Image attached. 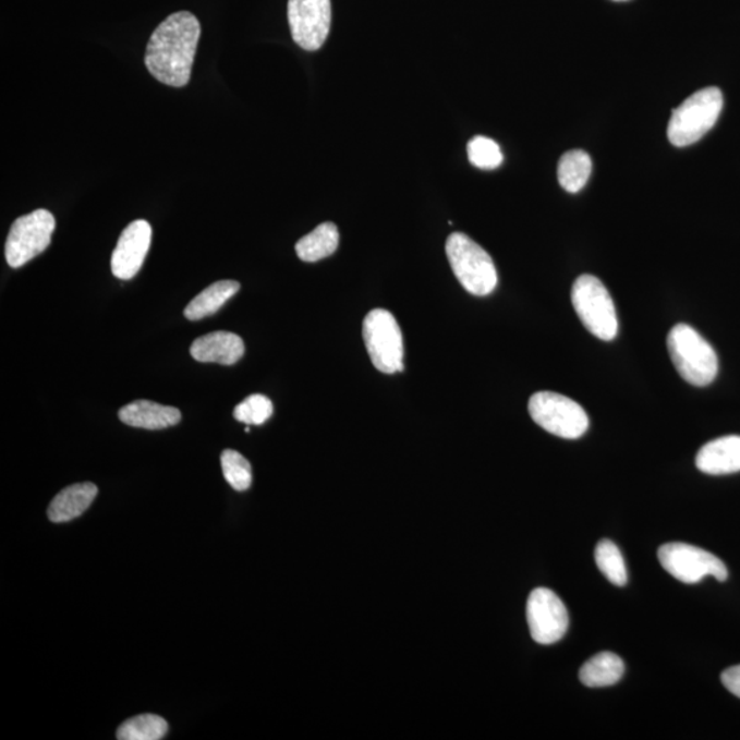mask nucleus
Instances as JSON below:
<instances>
[{
	"instance_id": "1",
	"label": "nucleus",
	"mask_w": 740,
	"mask_h": 740,
	"mask_svg": "<svg viewBox=\"0 0 740 740\" xmlns=\"http://www.w3.org/2000/svg\"><path fill=\"white\" fill-rule=\"evenodd\" d=\"M201 24L194 14H170L153 32L148 41L145 63L148 72L159 83L181 88L190 83Z\"/></svg>"
},
{
	"instance_id": "2",
	"label": "nucleus",
	"mask_w": 740,
	"mask_h": 740,
	"mask_svg": "<svg viewBox=\"0 0 740 740\" xmlns=\"http://www.w3.org/2000/svg\"><path fill=\"white\" fill-rule=\"evenodd\" d=\"M667 345L676 371L689 385L706 387L715 381L718 374L716 351L694 328L678 324L670 329Z\"/></svg>"
},
{
	"instance_id": "3",
	"label": "nucleus",
	"mask_w": 740,
	"mask_h": 740,
	"mask_svg": "<svg viewBox=\"0 0 740 740\" xmlns=\"http://www.w3.org/2000/svg\"><path fill=\"white\" fill-rule=\"evenodd\" d=\"M446 254L461 286L476 296H487L497 289L498 274L489 254L465 233H451Z\"/></svg>"
},
{
	"instance_id": "4",
	"label": "nucleus",
	"mask_w": 740,
	"mask_h": 740,
	"mask_svg": "<svg viewBox=\"0 0 740 740\" xmlns=\"http://www.w3.org/2000/svg\"><path fill=\"white\" fill-rule=\"evenodd\" d=\"M724 105L723 93L716 87L696 90L679 108L674 109L668 124V138L676 147L700 142L716 125Z\"/></svg>"
},
{
	"instance_id": "5",
	"label": "nucleus",
	"mask_w": 740,
	"mask_h": 740,
	"mask_svg": "<svg viewBox=\"0 0 740 740\" xmlns=\"http://www.w3.org/2000/svg\"><path fill=\"white\" fill-rule=\"evenodd\" d=\"M572 303L580 322L594 337L610 342L619 332L615 302L603 281L595 276H580L572 287Z\"/></svg>"
},
{
	"instance_id": "6",
	"label": "nucleus",
	"mask_w": 740,
	"mask_h": 740,
	"mask_svg": "<svg viewBox=\"0 0 740 740\" xmlns=\"http://www.w3.org/2000/svg\"><path fill=\"white\" fill-rule=\"evenodd\" d=\"M529 412L541 428L562 439H579L587 433L590 420L585 410L561 393L541 391L531 397Z\"/></svg>"
},
{
	"instance_id": "7",
	"label": "nucleus",
	"mask_w": 740,
	"mask_h": 740,
	"mask_svg": "<svg viewBox=\"0 0 740 740\" xmlns=\"http://www.w3.org/2000/svg\"><path fill=\"white\" fill-rule=\"evenodd\" d=\"M362 337L377 371L387 375L403 371V337L390 312L375 308L367 313L362 326Z\"/></svg>"
},
{
	"instance_id": "8",
	"label": "nucleus",
	"mask_w": 740,
	"mask_h": 740,
	"mask_svg": "<svg viewBox=\"0 0 740 740\" xmlns=\"http://www.w3.org/2000/svg\"><path fill=\"white\" fill-rule=\"evenodd\" d=\"M658 560L665 571L681 583H700L706 577L726 582L728 578V569L720 558L687 543H667L659 547Z\"/></svg>"
},
{
	"instance_id": "9",
	"label": "nucleus",
	"mask_w": 740,
	"mask_h": 740,
	"mask_svg": "<svg viewBox=\"0 0 740 740\" xmlns=\"http://www.w3.org/2000/svg\"><path fill=\"white\" fill-rule=\"evenodd\" d=\"M56 218L49 210L39 209L17 218L10 228L7 260L12 268H21L50 246Z\"/></svg>"
},
{
	"instance_id": "10",
	"label": "nucleus",
	"mask_w": 740,
	"mask_h": 740,
	"mask_svg": "<svg viewBox=\"0 0 740 740\" xmlns=\"http://www.w3.org/2000/svg\"><path fill=\"white\" fill-rule=\"evenodd\" d=\"M331 0H289L292 39L303 50L322 49L331 29Z\"/></svg>"
},
{
	"instance_id": "11",
	"label": "nucleus",
	"mask_w": 740,
	"mask_h": 740,
	"mask_svg": "<svg viewBox=\"0 0 740 740\" xmlns=\"http://www.w3.org/2000/svg\"><path fill=\"white\" fill-rule=\"evenodd\" d=\"M526 621L536 643L553 644L566 636L569 614L560 596L551 590L536 589L526 603Z\"/></svg>"
},
{
	"instance_id": "12",
	"label": "nucleus",
	"mask_w": 740,
	"mask_h": 740,
	"mask_svg": "<svg viewBox=\"0 0 740 740\" xmlns=\"http://www.w3.org/2000/svg\"><path fill=\"white\" fill-rule=\"evenodd\" d=\"M151 244V226L136 220L122 231L111 255V271L120 280H131L142 269Z\"/></svg>"
},
{
	"instance_id": "13",
	"label": "nucleus",
	"mask_w": 740,
	"mask_h": 740,
	"mask_svg": "<svg viewBox=\"0 0 740 740\" xmlns=\"http://www.w3.org/2000/svg\"><path fill=\"white\" fill-rule=\"evenodd\" d=\"M695 464L706 475L721 476L740 472V436H723L702 446Z\"/></svg>"
},
{
	"instance_id": "14",
	"label": "nucleus",
	"mask_w": 740,
	"mask_h": 740,
	"mask_svg": "<svg viewBox=\"0 0 740 740\" xmlns=\"http://www.w3.org/2000/svg\"><path fill=\"white\" fill-rule=\"evenodd\" d=\"M190 353L195 361L205 364L233 365L244 355V342L235 333L218 331L196 339Z\"/></svg>"
},
{
	"instance_id": "15",
	"label": "nucleus",
	"mask_w": 740,
	"mask_h": 740,
	"mask_svg": "<svg viewBox=\"0 0 740 740\" xmlns=\"http://www.w3.org/2000/svg\"><path fill=\"white\" fill-rule=\"evenodd\" d=\"M119 417L130 427L156 430L178 425L181 422V412L151 401H135L122 408Z\"/></svg>"
},
{
	"instance_id": "16",
	"label": "nucleus",
	"mask_w": 740,
	"mask_h": 740,
	"mask_svg": "<svg viewBox=\"0 0 740 740\" xmlns=\"http://www.w3.org/2000/svg\"><path fill=\"white\" fill-rule=\"evenodd\" d=\"M98 487L94 483H78L62 489L49 508V519L61 524L77 519L97 498Z\"/></svg>"
},
{
	"instance_id": "17",
	"label": "nucleus",
	"mask_w": 740,
	"mask_h": 740,
	"mask_svg": "<svg viewBox=\"0 0 740 740\" xmlns=\"http://www.w3.org/2000/svg\"><path fill=\"white\" fill-rule=\"evenodd\" d=\"M241 290V284L233 280H221L213 283L196 295L185 307L184 316L191 322L211 316L217 313L233 295Z\"/></svg>"
},
{
	"instance_id": "18",
	"label": "nucleus",
	"mask_w": 740,
	"mask_h": 740,
	"mask_svg": "<svg viewBox=\"0 0 740 740\" xmlns=\"http://www.w3.org/2000/svg\"><path fill=\"white\" fill-rule=\"evenodd\" d=\"M624 675V663L615 653L604 652L590 658L580 669L579 678L591 689L609 687L619 683Z\"/></svg>"
},
{
	"instance_id": "19",
	"label": "nucleus",
	"mask_w": 740,
	"mask_h": 740,
	"mask_svg": "<svg viewBox=\"0 0 740 740\" xmlns=\"http://www.w3.org/2000/svg\"><path fill=\"white\" fill-rule=\"evenodd\" d=\"M338 246V227L332 222H324L298 241L295 252L303 263H317L337 252Z\"/></svg>"
},
{
	"instance_id": "20",
	"label": "nucleus",
	"mask_w": 740,
	"mask_h": 740,
	"mask_svg": "<svg viewBox=\"0 0 740 740\" xmlns=\"http://www.w3.org/2000/svg\"><path fill=\"white\" fill-rule=\"evenodd\" d=\"M591 172H593V161L589 154L583 150H572L561 157L557 174L561 187L568 193L577 194L587 184Z\"/></svg>"
},
{
	"instance_id": "21",
	"label": "nucleus",
	"mask_w": 740,
	"mask_h": 740,
	"mask_svg": "<svg viewBox=\"0 0 740 740\" xmlns=\"http://www.w3.org/2000/svg\"><path fill=\"white\" fill-rule=\"evenodd\" d=\"M595 562L611 584L624 587L628 582L624 557L616 543L604 539L595 548Z\"/></svg>"
},
{
	"instance_id": "22",
	"label": "nucleus",
	"mask_w": 740,
	"mask_h": 740,
	"mask_svg": "<svg viewBox=\"0 0 740 740\" xmlns=\"http://www.w3.org/2000/svg\"><path fill=\"white\" fill-rule=\"evenodd\" d=\"M168 723L157 715H141L125 721L117 731L120 740H159L168 733Z\"/></svg>"
},
{
	"instance_id": "23",
	"label": "nucleus",
	"mask_w": 740,
	"mask_h": 740,
	"mask_svg": "<svg viewBox=\"0 0 740 740\" xmlns=\"http://www.w3.org/2000/svg\"><path fill=\"white\" fill-rule=\"evenodd\" d=\"M221 466L223 477L236 492H246L252 486L253 473L252 465L241 452L235 450H223L221 454Z\"/></svg>"
},
{
	"instance_id": "24",
	"label": "nucleus",
	"mask_w": 740,
	"mask_h": 740,
	"mask_svg": "<svg viewBox=\"0 0 740 740\" xmlns=\"http://www.w3.org/2000/svg\"><path fill=\"white\" fill-rule=\"evenodd\" d=\"M468 158L478 169H497L504 162L497 142L486 136H475L468 143Z\"/></svg>"
},
{
	"instance_id": "25",
	"label": "nucleus",
	"mask_w": 740,
	"mask_h": 740,
	"mask_svg": "<svg viewBox=\"0 0 740 740\" xmlns=\"http://www.w3.org/2000/svg\"><path fill=\"white\" fill-rule=\"evenodd\" d=\"M274 414V404L270 399L260 393H254L239 403L233 410V417L243 424L263 425Z\"/></svg>"
},
{
	"instance_id": "26",
	"label": "nucleus",
	"mask_w": 740,
	"mask_h": 740,
	"mask_svg": "<svg viewBox=\"0 0 740 740\" xmlns=\"http://www.w3.org/2000/svg\"><path fill=\"white\" fill-rule=\"evenodd\" d=\"M721 681L731 694L740 699V665L724 670Z\"/></svg>"
},
{
	"instance_id": "27",
	"label": "nucleus",
	"mask_w": 740,
	"mask_h": 740,
	"mask_svg": "<svg viewBox=\"0 0 740 740\" xmlns=\"http://www.w3.org/2000/svg\"><path fill=\"white\" fill-rule=\"evenodd\" d=\"M616 2H626V0H616Z\"/></svg>"
}]
</instances>
